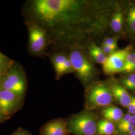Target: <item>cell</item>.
<instances>
[{
  "mask_svg": "<svg viewBox=\"0 0 135 135\" xmlns=\"http://www.w3.org/2000/svg\"><path fill=\"white\" fill-rule=\"evenodd\" d=\"M40 135H68L67 121L57 119L49 121L41 128Z\"/></svg>",
  "mask_w": 135,
  "mask_h": 135,
  "instance_id": "9",
  "label": "cell"
},
{
  "mask_svg": "<svg viewBox=\"0 0 135 135\" xmlns=\"http://www.w3.org/2000/svg\"><path fill=\"white\" fill-rule=\"evenodd\" d=\"M128 135H135V129L133 131H132L129 134H128Z\"/></svg>",
  "mask_w": 135,
  "mask_h": 135,
  "instance_id": "28",
  "label": "cell"
},
{
  "mask_svg": "<svg viewBox=\"0 0 135 135\" xmlns=\"http://www.w3.org/2000/svg\"><path fill=\"white\" fill-rule=\"evenodd\" d=\"M67 57L63 54H55L52 57V62L53 64L56 75L58 77L64 63L67 59Z\"/></svg>",
  "mask_w": 135,
  "mask_h": 135,
  "instance_id": "15",
  "label": "cell"
},
{
  "mask_svg": "<svg viewBox=\"0 0 135 135\" xmlns=\"http://www.w3.org/2000/svg\"><path fill=\"white\" fill-rule=\"evenodd\" d=\"M128 112L132 115H133L135 112V97H132V100L130 104L127 107Z\"/></svg>",
  "mask_w": 135,
  "mask_h": 135,
  "instance_id": "22",
  "label": "cell"
},
{
  "mask_svg": "<svg viewBox=\"0 0 135 135\" xmlns=\"http://www.w3.org/2000/svg\"><path fill=\"white\" fill-rule=\"evenodd\" d=\"M135 71V49L128 55L125 67L122 72L131 73Z\"/></svg>",
  "mask_w": 135,
  "mask_h": 135,
  "instance_id": "16",
  "label": "cell"
},
{
  "mask_svg": "<svg viewBox=\"0 0 135 135\" xmlns=\"http://www.w3.org/2000/svg\"><path fill=\"white\" fill-rule=\"evenodd\" d=\"M123 86L131 91H135V74L130 75L122 81Z\"/></svg>",
  "mask_w": 135,
  "mask_h": 135,
  "instance_id": "18",
  "label": "cell"
},
{
  "mask_svg": "<svg viewBox=\"0 0 135 135\" xmlns=\"http://www.w3.org/2000/svg\"><path fill=\"white\" fill-rule=\"evenodd\" d=\"M11 60L12 59L8 58L7 56H6L4 54L0 52V65L7 63L11 61Z\"/></svg>",
  "mask_w": 135,
  "mask_h": 135,
  "instance_id": "26",
  "label": "cell"
},
{
  "mask_svg": "<svg viewBox=\"0 0 135 135\" xmlns=\"http://www.w3.org/2000/svg\"><path fill=\"white\" fill-rule=\"evenodd\" d=\"M117 10L113 2L34 0L27 2L24 14L58 40L73 42L103 34Z\"/></svg>",
  "mask_w": 135,
  "mask_h": 135,
  "instance_id": "1",
  "label": "cell"
},
{
  "mask_svg": "<svg viewBox=\"0 0 135 135\" xmlns=\"http://www.w3.org/2000/svg\"><path fill=\"white\" fill-rule=\"evenodd\" d=\"M123 13L120 11H116L113 15L110 22V27L113 31L116 33L121 32L123 28Z\"/></svg>",
  "mask_w": 135,
  "mask_h": 135,
  "instance_id": "13",
  "label": "cell"
},
{
  "mask_svg": "<svg viewBox=\"0 0 135 135\" xmlns=\"http://www.w3.org/2000/svg\"><path fill=\"white\" fill-rule=\"evenodd\" d=\"M67 122L69 133L74 135H97L98 119L92 111L86 110L72 116Z\"/></svg>",
  "mask_w": 135,
  "mask_h": 135,
  "instance_id": "3",
  "label": "cell"
},
{
  "mask_svg": "<svg viewBox=\"0 0 135 135\" xmlns=\"http://www.w3.org/2000/svg\"><path fill=\"white\" fill-rule=\"evenodd\" d=\"M90 53L95 61L97 63L103 65L106 61L107 57L103 53L101 48L98 47L96 44H93L91 46Z\"/></svg>",
  "mask_w": 135,
  "mask_h": 135,
  "instance_id": "14",
  "label": "cell"
},
{
  "mask_svg": "<svg viewBox=\"0 0 135 135\" xmlns=\"http://www.w3.org/2000/svg\"><path fill=\"white\" fill-rule=\"evenodd\" d=\"M115 45H117V42L116 39L113 38H108L107 39L104 40L102 46H110Z\"/></svg>",
  "mask_w": 135,
  "mask_h": 135,
  "instance_id": "24",
  "label": "cell"
},
{
  "mask_svg": "<svg viewBox=\"0 0 135 135\" xmlns=\"http://www.w3.org/2000/svg\"><path fill=\"white\" fill-rule=\"evenodd\" d=\"M72 70H74V69L73 68L71 60H70V58H68L67 59L65 62V63H64L63 66L61 68V71L58 75V77H60L62 76L65 74L71 72L72 71Z\"/></svg>",
  "mask_w": 135,
  "mask_h": 135,
  "instance_id": "20",
  "label": "cell"
},
{
  "mask_svg": "<svg viewBox=\"0 0 135 135\" xmlns=\"http://www.w3.org/2000/svg\"><path fill=\"white\" fill-rule=\"evenodd\" d=\"M28 87V80L22 66L15 62L0 84V89L14 92L24 99Z\"/></svg>",
  "mask_w": 135,
  "mask_h": 135,
  "instance_id": "4",
  "label": "cell"
},
{
  "mask_svg": "<svg viewBox=\"0 0 135 135\" xmlns=\"http://www.w3.org/2000/svg\"><path fill=\"white\" fill-rule=\"evenodd\" d=\"M117 47V45H115L110 46H102L101 49L104 53L105 55H109V56L116 52Z\"/></svg>",
  "mask_w": 135,
  "mask_h": 135,
  "instance_id": "21",
  "label": "cell"
},
{
  "mask_svg": "<svg viewBox=\"0 0 135 135\" xmlns=\"http://www.w3.org/2000/svg\"><path fill=\"white\" fill-rule=\"evenodd\" d=\"M133 50L132 45L125 48L116 51L107 57L106 62L103 65V71L107 75H113L122 72L125 67L126 59L128 55Z\"/></svg>",
  "mask_w": 135,
  "mask_h": 135,
  "instance_id": "8",
  "label": "cell"
},
{
  "mask_svg": "<svg viewBox=\"0 0 135 135\" xmlns=\"http://www.w3.org/2000/svg\"><path fill=\"white\" fill-rule=\"evenodd\" d=\"M24 99L14 92L0 89V111L7 120L21 109Z\"/></svg>",
  "mask_w": 135,
  "mask_h": 135,
  "instance_id": "7",
  "label": "cell"
},
{
  "mask_svg": "<svg viewBox=\"0 0 135 135\" xmlns=\"http://www.w3.org/2000/svg\"><path fill=\"white\" fill-rule=\"evenodd\" d=\"M133 115H134V116H135V113H134V114H133Z\"/></svg>",
  "mask_w": 135,
  "mask_h": 135,
  "instance_id": "29",
  "label": "cell"
},
{
  "mask_svg": "<svg viewBox=\"0 0 135 135\" xmlns=\"http://www.w3.org/2000/svg\"><path fill=\"white\" fill-rule=\"evenodd\" d=\"M26 24L29 32L28 51L32 55H40L47 47L48 33L45 29L34 22L26 21Z\"/></svg>",
  "mask_w": 135,
  "mask_h": 135,
  "instance_id": "5",
  "label": "cell"
},
{
  "mask_svg": "<svg viewBox=\"0 0 135 135\" xmlns=\"http://www.w3.org/2000/svg\"><path fill=\"white\" fill-rule=\"evenodd\" d=\"M114 97L108 83L97 82L90 85L85 92L86 109L92 111L110 106Z\"/></svg>",
  "mask_w": 135,
  "mask_h": 135,
  "instance_id": "2",
  "label": "cell"
},
{
  "mask_svg": "<svg viewBox=\"0 0 135 135\" xmlns=\"http://www.w3.org/2000/svg\"><path fill=\"white\" fill-rule=\"evenodd\" d=\"M108 84L114 99L122 106L127 108L131 101L132 96L125 88L113 80L109 82Z\"/></svg>",
  "mask_w": 135,
  "mask_h": 135,
  "instance_id": "10",
  "label": "cell"
},
{
  "mask_svg": "<svg viewBox=\"0 0 135 135\" xmlns=\"http://www.w3.org/2000/svg\"><path fill=\"white\" fill-rule=\"evenodd\" d=\"M7 120V119L5 118V116L3 114L2 112L0 111V124L4 123V122Z\"/></svg>",
  "mask_w": 135,
  "mask_h": 135,
  "instance_id": "27",
  "label": "cell"
},
{
  "mask_svg": "<svg viewBox=\"0 0 135 135\" xmlns=\"http://www.w3.org/2000/svg\"><path fill=\"white\" fill-rule=\"evenodd\" d=\"M116 131V125L113 123L103 119L98 121L97 135H113Z\"/></svg>",
  "mask_w": 135,
  "mask_h": 135,
  "instance_id": "12",
  "label": "cell"
},
{
  "mask_svg": "<svg viewBox=\"0 0 135 135\" xmlns=\"http://www.w3.org/2000/svg\"><path fill=\"white\" fill-rule=\"evenodd\" d=\"M132 115V114H131L129 113L124 114V115L122 118V119H121L120 122L117 125H123V124H125L126 123H127L129 121Z\"/></svg>",
  "mask_w": 135,
  "mask_h": 135,
  "instance_id": "25",
  "label": "cell"
},
{
  "mask_svg": "<svg viewBox=\"0 0 135 135\" xmlns=\"http://www.w3.org/2000/svg\"><path fill=\"white\" fill-rule=\"evenodd\" d=\"M69 58L74 70L82 81L87 84L92 81L95 75V70L86 55L82 51L76 49L71 51Z\"/></svg>",
  "mask_w": 135,
  "mask_h": 135,
  "instance_id": "6",
  "label": "cell"
},
{
  "mask_svg": "<svg viewBox=\"0 0 135 135\" xmlns=\"http://www.w3.org/2000/svg\"><path fill=\"white\" fill-rule=\"evenodd\" d=\"M15 62L13 60H11L7 63L0 65V84Z\"/></svg>",
  "mask_w": 135,
  "mask_h": 135,
  "instance_id": "19",
  "label": "cell"
},
{
  "mask_svg": "<svg viewBox=\"0 0 135 135\" xmlns=\"http://www.w3.org/2000/svg\"><path fill=\"white\" fill-rule=\"evenodd\" d=\"M11 135H32L29 131L22 128H19Z\"/></svg>",
  "mask_w": 135,
  "mask_h": 135,
  "instance_id": "23",
  "label": "cell"
},
{
  "mask_svg": "<svg viewBox=\"0 0 135 135\" xmlns=\"http://www.w3.org/2000/svg\"><path fill=\"white\" fill-rule=\"evenodd\" d=\"M127 26L129 31L135 34V6L131 7L127 15Z\"/></svg>",
  "mask_w": 135,
  "mask_h": 135,
  "instance_id": "17",
  "label": "cell"
},
{
  "mask_svg": "<svg viewBox=\"0 0 135 135\" xmlns=\"http://www.w3.org/2000/svg\"><path fill=\"white\" fill-rule=\"evenodd\" d=\"M101 114L104 119L114 123L116 125L120 122L124 115L121 109L112 105L103 109Z\"/></svg>",
  "mask_w": 135,
  "mask_h": 135,
  "instance_id": "11",
  "label": "cell"
}]
</instances>
